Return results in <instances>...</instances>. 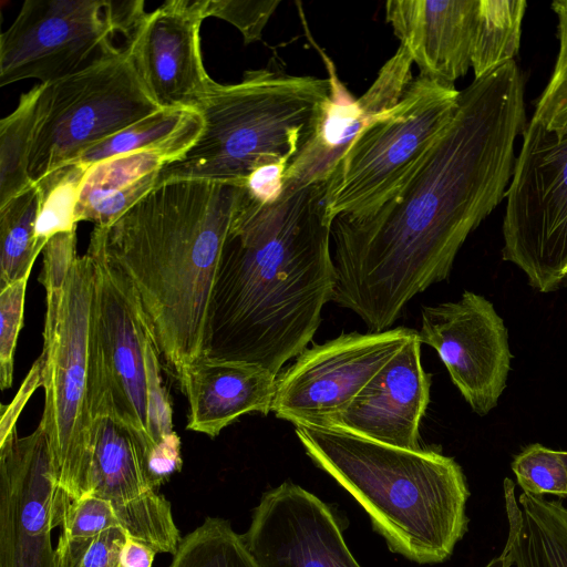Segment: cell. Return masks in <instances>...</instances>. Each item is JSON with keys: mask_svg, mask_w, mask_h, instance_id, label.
Returning a JSON list of instances; mask_svg holds the SVG:
<instances>
[{"mask_svg": "<svg viewBox=\"0 0 567 567\" xmlns=\"http://www.w3.org/2000/svg\"><path fill=\"white\" fill-rule=\"evenodd\" d=\"M243 196V184L171 181L110 226L93 229L130 282L159 357L176 375L205 354L219 257Z\"/></svg>", "mask_w": 567, "mask_h": 567, "instance_id": "3", "label": "cell"}, {"mask_svg": "<svg viewBox=\"0 0 567 567\" xmlns=\"http://www.w3.org/2000/svg\"><path fill=\"white\" fill-rule=\"evenodd\" d=\"M503 259L540 292L567 280V135L530 120L506 190Z\"/></svg>", "mask_w": 567, "mask_h": 567, "instance_id": "9", "label": "cell"}, {"mask_svg": "<svg viewBox=\"0 0 567 567\" xmlns=\"http://www.w3.org/2000/svg\"><path fill=\"white\" fill-rule=\"evenodd\" d=\"M243 538L259 567H361L332 507L290 481L261 495Z\"/></svg>", "mask_w": 567, "mask_h": 567, "instance_id": "16", "label": "cell"}, {"mask_svg": "<svg viewBox=\"0 0 567 567\" xmlns=\"http://www.w3.org/2000/svg\"><path fill=\"white\" fill-rule=\"evenodd\" d=\"M110 0H27L0 35V86L47 84L118 50Z\"/></svg>", "mask_w": 567, "mask_h": 567, "instance_id": "12", "label": "cell"}, {"mask_svg": "<svg viewBox=\"0 0 567 567\" xmlns=\"http://www.w3.org/2000/svg\"><path fill=\"white\" fill-rule=\"evenodd\" d=\"M460 92L419 73L401 101L368 125L337 164L327 181L329 220L368 215L392 198L451 122Z\"/></svg>", "mask_w": 567, "mask_h": 567, "instance_id": "6", "label": "cell"}, {"mask_svg": "<svg viewBox=\"0 0 567 567\" xmlns=\"http://www.w3.org/2000/svg\"><path fill=\"white\" fill-rule=\"evenodd\" d=\"M128 535L115 527L89 537L60 534L55 567H120L121 550Z\"/></svg>", "mask_w": 567, "mask_h": 567, "instance_id": "34", "label": "cell"}, {"mask_svg": "<svg viewBox=\"0 0 567 567\" xmlns=\"http://www.w3.org/2000/svg\"><path fill=\"white\" fill-rule=\"evenodd\" d=\"M39 209L35 184L0 207V289L29 277L42 251L34 235Z\"/></svg>", "mask_w": 567, "mask_h": 567, "instance_id": "28", "label": "cell"}, {"mask_svg": "<svg viewBox=\"0 0 567 567\" xmlns=\"http://www.w3.org/2000/svg\"><path fill=\"white\" fill-rule=\"evenodd\" d=\"M478 0H389L385 19L420 73L453 84L472 66Z\"/></svg>", "mask_w": 567, "mask_h": 567, "instance_id": "19", "label": "cell"}, {"mask_svg": "<svg viewBox=\"0 0 567 567\" xmlns=\"http://www.w3.org/2000/svg\"><path fill=\"white\" fill-rule=\"evenodd\" d=\"M42 369L43 361L40 357L34 362L11 405H8L7 411H3L0 427V442L16 429L17 419L19 417L24 403L29 400L32 392L42 384Z\"/></svg>", "mask_w": 567, "mask_h": 567, "instance_id": "39", "label": "cell"}, {"mask_svg": "<svg viewBox=\"0 0 567 567\" xmlns=\"http://www.w3.org/2000/svg\"><path fill=\"white\" fill-rule=\"evenodd\" d=\"M416 333L329 426L403 449H421L420 424L430 402L431 375Z\"/></svg>", "mask_w": 567, "mask_h": 567, "instance_id": "18", "label": "cell"}, {"mask_svg": "<svg viewBox=\"0 0 567 567\" xmlns=\"http://www.w3.org/2000/svg\"><path fill=\"white\" fill-rule=\"evenodd\" d=\"M42 84L29 163L33 184L84 151L162 107L125 45L84 69Z\"/></svg>", "mask_w": 567, "mask_h": 567, "instance_id": "7", "label": "cell"}, {"mask_svg": "<svg viewBox=\"0 0 567 567\" xmlns=\"http://www.w3.org/2000/svg\"><path fill=\"white\" fill-rule=\"evenodd\" d=\"M526 6L525 0H478L472 51L474 79L514 61Z\"/></svg>", "mask_w": 567, "mask_h": 567, "instance_id": "26", "label": "cell"}, {"mask_svg": "<svg viewBox=\"0 0 567 567\" xmlns=\"http://www.w3.org/2000/svg\"><path fill=\"white\" fill-rule=\"evenodd\" d=\"M115 527L156 553L174 556L182 540L171 503L155 489L130 501H110L90 495L73 499L60 534L89 537Z\"/></svg>", "mask_w": 567, "mask_h": 567, "instance_id": "22", "label": "cell"}, {"mask_svg": "<svg viewBox=\"0 0 567 567\" xmlns=\"http://www.w3.org/2000/svg\"><path fill=\"white\" fill-rule=\"evenodd\" d=\"M203 120L196 107L162 109L84 151L74 162L89 167L130 152L172 150L181 156L198 138Z\"/></svg>", "mask_w": 567, "mask_h": 567, "instance_id": "25", "label": "cell"}, {"mask_svg": "<svg viewBox=\"0 0 567 567\" xmlns=\"http://www.w3.org/2000/svg\"><path fill=\"white\" fill-rule=\"evenodd\" d=\"M176 377L188 400L187 430L215 437L245 414L271 412L277 377L259 365L202 355Z\"/></svg>", "mask_w": 567, "mask_h": 567, "instance_id": "20", "label": "cell"}, {"mask_svg": "<svg viewBox=\"0 0 567 567\" xmlns=\"http://www.w3.org/2000/svg\"><path fill=\"white\" fill-rule=\"evenodd\" d=\"M144 352L147 382L148 433L155 449L162 443L179 437L173 427L172 404L161 375V357L151 337L145 342Z\"/></svg>", "mask_w": 567, "mask_h": 567, "instance_id": "35", "label": "cell"}, {"mask_svg": "<svg viewBox=\"0 0 567 567\" xmlns=\"http://www.w3.org/2000/svg\"><path fill=\"white\" fill-rule=\"evenodd\" d=\"M172 150L120 154L87 167L80 185L75 220L107 227L155 188L161 169L178 159Z\"/></svg>", "mask_w": 567, "mask_h": 567, "instance_id": "21", "label": "cell"}, {"mask_svg": "<svg viewBox=\"0 0 567 567\" xmlns=\"http://www.w3.org/2000/svg\"><path fill=\"white\" fill-rule=\"evenodd\" d=\"M416 330L348 332L306 348L276 379L271 412L293 425L329 426Z\"/></svg>", "mask_w": 567, "mask_h": 567, "instance_id": "11", "label": "cell"}, {"mask_svg": "<svg viewBox=\"0 0 567 567\" xmlns=\"http://www.w3.org/2000/svg\"><path fill=\"white\" fill-rule=\"evenodd\" d=\"M327 182L243 199L226 236L208 310L205 354L276 377L312 341L334 288Z\"/></svg>", "mask_w": 567, "mask_h": 567, "instance_id": "2", "label": "cell"}, {"mask_svg": "<svg viewBox=\"0 0 567 567\" xmlns=\"http://www.w3.org/2000/svg\"><path fill=\"white\" fill-rule=\"evenodd\" d=\"M71 502L43 427L23 437L14 429L0 442V567H55L51 532Z\"/></svg>", "mask_w": 567, "mask_h": 567, "instance_id": "13", "label": "cell"}, {"mask_svg": "<svg viewBox=\"0 0 567 567\" xmlns=\"http://www.w3.org/2000/svg\"><path fill=\"white\" fill-rule=\"evenodd\" d=\"M94 262L91 312V413L117 416L145 443L148 433L145 342L152 336L126 277L107 259L92 231L86 250ZM148 457V456H147Z\"/></svg>", "mask_w": 567, "mask_h": 567, "instance_id": "10", "label": "cell"}, {"mask_svg": "<svg viewBox=\"0 0 567 567\" xmlns=\"http://www.w3.org/2000/svg\"><path fill=\"white\" fill-rule=\"evenodd\" d=\"M311 461L367 512L391 551L417 564L451 557L467 530L466 478L433 449L410 450L338 426L295 425Z\"/></svg>", "mask_w": 567, "mask_h": 567, "instance_id": "4", "label": "cell"}, {"mask_svg": "<svg viewBox=\"0 0 567 567\" xmlns=\"http://www.w3.org/2000/svg\"><path fill=\"white\" fill-rule=\"evenodd\" d=\"M559 50L553 74L536 102L533 121L557 135H567V0H556Z\"/></svg>", "mask_w": 567, "mask_h": 567, "instance_id": "31", "label": "cell"}, {"mask_svg": "<svg viewBox=\"0 0 567 567\" xmlns=\"http://www.w3.org/2000/svg\"><path fill=\"white\" fill-rule=\"evenodd\" d=\"M86 169L81 164L70 163L35 183L40 190V209L34 235L42 251L53 236L76 229L75 207Z\"/></svg>", "mask_w": 567, "mask_h": 567, "instance_id": "30", "label": "cell"}, {"mask_svg": "<svg viewBox=\"0 0 567 567\" xmlns=\"http://www.w3.org/2000/svg\"><path fill=\"white\" fill-rule=\"evenodd\" d=\"M94 262L86 251L65 284L54 332L43 339V427L61 491L71 499L86 494L92 451L91 312Z\"/></svg>", "mask_w": 567, "mask_h": 567, "instance_id": "8", "label": "cell"}, {"mask_svg": "<svg viewBox=\"0 0 567 567\" xmlns=\"http://www.w3.org/2000/svg\"><path fill=\"white\" fill-rule=\"evenodd\" d=\"M512 471L527 494L567 497V470L559 451L530 444L515 456Z\"/></svg>", "mask_w": 567, "mask_h": 567, "instance_id": "32", "label": "cell"}, {"mask_svg": "<svg viewBox=\"0 0 567 567\" xmlns=\"http://www.w3.org/2000/svg\"><path fill=\"white\" fill-rule=\"evenodd\" d=\"M147 456L145 443L131 426L109 412L95 415L85 495L130 501L153 491Z\"/></svg>", "mask_w": 567, "mask_h": 567, "instance_id": "23", "label": "cell"}, {"mask_svg": "<svg viewBox=\"0 0 567 567\" xmlns=\"http://www.w3.org/2000/svg\"><path fill=\"white\" fill-rule=\"evenodd\" d=\"M43 269L39 277L47 292V313L43 339L58 326L65 284L78 259L76 229L53 236L43 249Z\"/></svg>", "mask_w": 567, "mask_h": 567, "instance_id": "33", "label": "cell"}, {"mask_svg": "<svg viewBox=\"0 0 567 567\" xmlns=\"http://www.w3.org/2000/svg\"><path fill=\"white\" fill-rule=\"evenodd\" d=\"M157 553L127 537L120 555V567H152Z\"/></svg>", "mask_w": 567, "mask_h": 567, "instance_id": "40", "label": "cell"}, {"mask_svg": "<svg viewBox=\"0 0 567 567\" xmlns=\"http://www.w3.org/2000/svg\"><path fill=\"white\" fill-rule=\"evenodd\" d=\"M512 563L508 556L502 551V554L493 558L485 567H511Z\"/></svg>", "mask_w": 567, "mask_h": 567, "instance_id": "41", "label": "cell"}, {"mask_svg": "<svg viewBox=\"0 0 567 567\" xmlns=\"http://www.w3.org/2000/svg\"><path fill=\"white\" fill-rule=\"evenodd\" d=\"M287 167L288 163L278 162L254 171L243 183L247 195L261 204L275 202L282 193Z\"/></svg>", "mask_w": 567, "mask_h": 567, "instance_id": "38", "label": "cell"}, {"mask_svg": "<svg viewBox=\"0 0 567 567\" xmlns=\"http://www.w3.org/2000/svg\"><path fill=\"white\" fill-rule=\"evenodd\" d=\"M208 0H171L146 13L126 47L162 109L196 107L216 86L206 72L200 27Z\"/></svg>", "mask_w": 567, "mask_h": 567, "instance_id": "17", "label": "cell"}, {"mask_svg": "<svg viewBox=\"0 0 567 567\" xmlns=\"http://www.w3.org/2000/svg\"><path fill=\"white\" fill-rule=\"evenodd\" d=\"M278 0H208L207 16L225 20L236 27L245 44L259 41Z\"/></svg>", "mask_w": 567, "mask_h": 567, "instance_id": "37", "label": "cell"}, {"mask_svg": "<svg viewBox=\"0 0 567 567\" xmlns=\"http://www.w3.org/2000/svg\"><path fill=\"white\" fill-rule=\"evenodd\" d=\"M330 94L328 79L249 70L240 82L217 83L197 105L202 132L156 185L179 179L243 184L257 168L290 163Z\"/></svg>", "mask_w": 567, "mask_h": 567, "instance_id": "5", "label": "cell"}, {"mask_svg": "<svg viewBox=\"0 0 567 567\" xmlns=\"http://www.w3.org/2000/svg\"><path fill=\"white\" fill-rule=\"evenodd\" d=\"M417 334L437 352L475 413L496 406L513 355L504 321L486 298L464 291L457 301L423 307Z\"/></svg>", "mask_w": 567, "mask_h": 567, "instance_id": "14", "label": "cell"}, {"mask_svg": "<svg viewBox=\"0 0 567 567\" xmlns=\"http://www.w3.org/2000/svg\"><path fill=\"white\" fill-rule=\"evenodd\" d=\"M525 114L515 61L461 91L451 122L402 188L368 215L333 220L331 301L381 332L445 280L467 236L506 195Z\"/></svg>", "mask_w": 567, "mask_h": 567, "instance_id": "1", "label": "cell"}, {"mask_svg": "<svg viewBox=\"0 0 567 567\" xmlns=\"http://www.w3.org/2000/svg\"><path fill=\"white\" fill-rule=\"evenodd\" d=\"M560 452V456L565 463V466H566V470H567V451H559Z\"/></svg>", "mask_w": 567, "mask_h": 567, "instance_id": "42", "label": "cell"}, {"mask_svg": "<svg viewBox=\"0 0 567 567\" xmlns=\"http://www.w3.org/2000/svg\"><path fill=\"white\" fill-rule=\"evenodd\" d=\"M42 84L21 94L17 107L0 121V207L31 187L30 155Z\"/></svg>", "mask_w": 567, "mask_h": 567, "instance_id": "27", "label": "cell"}, {"mask_svg": "<svg viewBox=\"0 0 567 567\" xmlns=\"http://www.w3.org/2000/svg\"><path fill=\"white\" fill-rule=\"evenodd\" d=\"M29 277L0 289V385L11 388L14 352L23 326L25 290Z\"/></svg>", "mask_w": 567, "mask_h": 567, "instance_id": "36", "label": "cell"}, {"mask_svg": "<svg viewBox=\"0 0 567 567\" xmlns=\"http://www.w3.org/2000/svg\"><path fill=\"white\" fill-rule=\"evenodd\" d=\"M168 567L259 566L228 520L208 516L182 538Z\"/></svg>", "mask_w": 567, "mask_h": 567, "instance_id": "29", "label": "cell"}, {"mask_svg": "<svg viewBox=\"0 0 567 567\" xmlns=\"http://www.w3.org/2000/svg\"><path fill=\"white\" fill-rule=\"evenodd\" d=\"M299 13L307 38L327 68L330 94L312 131L290 161L284 175V189L327 182L353 140L373 121L395 106L413 81V61L402 44L382 65L369 89L354 99L340 82L333 61L313 41L301 8Z\"/></svg>", "mask_w": 567, "mask_h": 567, "instance_id": "15", "label": "cell"}, {"mask_svg": "<svg viewBox=\"0 0 567 567\" xmlns=\"http://www.w3.org/2000/svg\"><path fill=\"white\" fill-rule=\"evenodd\" d=\"M508 537L504 553L515 567H567V507L523 492L504 480Z\"/></svg>", "mask_w": 567, "mask_h": 567, "instance_id": "24", "label": "cell"}]
</instances>
